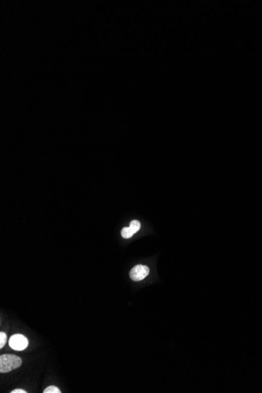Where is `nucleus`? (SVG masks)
<instances>
[{
	"label": "nucleus",
	"instance_id": "4",
	"mask_svg": "<svg viewBox=\"0 0 262 393\" xmlns=\"http://www.w3.org/2000/svg\"><path fill=\"white\" fill-rule=\"evenodd\" d=\"M134 234V231L131 230L130 227H125L121 231V235L124 239H129V238L132 237Z\"/></svg>",
	"mask_w": 262,
	"mask_h": 393
},
{
	"label": "nucleus",
	"instance_id": "7",
	"mask_svg": "<svg viewBox=\"0 0 262 393\" xmlns=\"http://www.w3.org/2000/svg\"><path fill=\"white\" fill-rule=\"evenodd\" d=\"M6 335L3 332L0 333V348H3L4 345L6 344Z\"/></svg>",
	"mask_w": 262,
	"mask_h": 393
},
{
	"label": "nucleus",
	"instance_id": "1",
	"mask_svg": "<svg viewBox=\"0 0 262 393\" xmlns=\"http://www.w3.org/2000/svg\"><path fill=\"white\" fill-rule=\"evenodd\" d=\"M21 359L14 355H2L0 356V372L8 373L21 365Z\"/></svg>",
	"mask_w": 262,
	"mask_h": 393
},
{
	"label": "nucleus",
	"instance_id": "3",
	"mask_svg": "<svg viewBox=\"0 0 262 393\" xmlns=\"http://www.w3.org/2000/svg\"><path fill=\"white\" fill-rule=\"evenodd\" d=\"M149 274V269L146 265H138L130 270V279L134 281H141Z\"/></svg>",
	"mask_w": 262,
	"mask_h": 393
},
{
	"label": "nucleus",
	"instance_id": "5",
	"mask_svg": "<svg viewBox=\"0 0 262 393\" xmlns=\"http://www.w3.org/2000/svg\"><path fill=\"white\" fill-rule=\"evenodd\" d=\"M130 228L134 231V233H136L141 228V223L137 220L132 221L130 222Z\"/></svg>",
	"mask_w": 262,
	"mask_h": 393
},
{
	"label": "nucleus",
	"instance_id": "2",
	"mask_svg": "<svg viewBox=\"0 0 262 393\" xmlns=\"http://www.w3.org/2000/svg\"><path fill=\"white\" fill-rule=\"evenodd\" d=\"M10 346L16 351H22L28 347L29 340L22 335H14L9 341Z\"/></svg>",
	"mask_w": 262,
	"mask_h": 393
},
{
	"label": "nucleus",
	"instance_id": "6",
	"mask_svg": "<svg viewBox=\"0 0 262 393\" xmlns=\"http://www.w3.org/2000/svg\"><path fill=\"white\" fill-rule=\"evenodd\" d=\"M60 390L56 386H50L44 391V393H60Z\"/></svg>",
	"mask_w": 262,
	"mask_h": 393
},
{
	"label": "nucleus",
	"instance_id": "8",
	"mask_svg": "<svg viewBox=\"0 0 262 393\" xmlns=\"http://www.w3.org/2000/svg\"><path fill=\"white\" fill-rule=\"evenodd\" d=\"M11 393H26L27 392H25V390H21V389H17V390H13V391L10 392Z\"/></svg>",
	"mask_w": 262,
	"mask_h": 393
}]
</instances>
